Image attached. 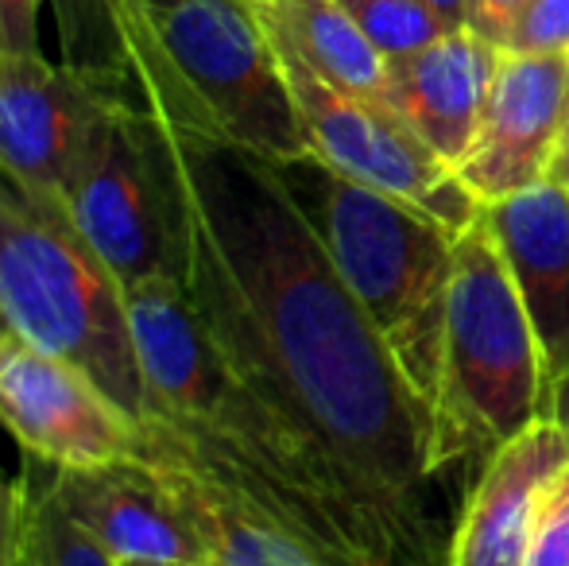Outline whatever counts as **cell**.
I'll list each match as a JSON object with an SVG mask.
<instances>
[{
  "mask_svg": "<svg viewBox=\"0 0 569 566\" xmlns=\"http://www.w3.org/2000/svg\"><path fill=\"white\" fill-rule=\"evenodd\" d=\"M167 132L182 206L179 280L218 354L299 424L407 566L430 555L435 408L341 280L271 159Z\"/></svg>",
  "mask_w": 569,
  "mask_h": 566,
  "instance_id": "1",
  "label": "cell"
},
{
  "mask_svg": "<svg viewBox=\"0 0 569 566\" xmlns=\"http://www.w3.org/2000/svg\"><path fill=\"white\" fill-rule=\"evenodd\" d=\"M124 299L151 404L143 443L276 520L322 566H407L322 446L229 369L179 276H151Z\"/></svg>",
  "mask_w": 569,
  "mask_h": 566,
  "instance_id": "2",
  "label": "cell"
},
{
  "mask_svg": "<svg viewBox=\"0 0 569 566\" xmlns=\"http://www.w3.org/2000/svg\"><path fill=\"white\" fill-rule=\"evenodd\" d=\"M117 59L140 109L163 129L237 143L271 163L310 156L256 0L136 4L120 23Z\"/></svg>",
  "mask_w": 569,
  "mask_h": 566,
  "instance_id": "3",
  "label": "cell"
},
{
  "mask_svg": "<svg viewBox=\"0 0 569 566\" xmlns=\"http://www.w3.org/2000/svg\"><path fill=\"white\" fill-rule=\"evenodd\" d=\"M276 167L399 369L435 408L453 245L461 234L403 198L333 171L318 156Z\"/></svg>",
  "mask_w": 569,
  "mask_h": 566,
  "instance_id": "4",
  "label": "cell"
},
{
  "mask_svg": "<svg viewBox=\"0 0 569 566\" xmlns=\"http://www.w3.org/2000/svg\"><path fill=\"white\" fill-rule=\"evenodd\" d=\"M0 326L82 369L143 430L151 404L124 287L62 206L0 171Z\"/></svg>",
  "mask_w": 569,
  "mask_h": 566,
  "instance_id": "5",
  "label": "cell"
},
{
  "mask_svg": "<svg viewBox=\"0 0 569 566\" xmlns=\"http://www.w3.org/2000/svg\"><path fill=\"white\" fill-rule=\"evenodd\" d=\"M547 416V365L503 249L480 218L453 245L442 377L435 393V469L496 454Z\"/></svg>",
  "mask_w": 569,
  "mask_h": 566,
  "instance_id": "6",
  "label": "cell"
},
{
  "mask_svg": "<svg viewBox=\"0 0 569 566\" xmlns=\"http://www.w3.org/2000/svg\"><path fill=\"white\" fill-rule=\"evenodd\" d=\"M62 206L124 291L151 276H179L182 206L171 143L136 101L117 106L98 129Z\"/></svg>",
  "mask_w": 569,
  "mask_h": 566,
  "instance_id": "7",
  "label": "cell"
},
{
  "mask_svg": "<svg viewBox=\"0 0 569 566\" xmlns=\"http://www.w3.org/2000/svg\"><path fill=\"white\" fill-rule=\"evenodd\" d=\"M271 43L283 62L310 156H318L326 167L365 182V187L403 198L453 234H465L480 218L485 202L391 109L333 90L291 47L279 43L276 36H271Z\"/></svg>",
  "mask_w": 569,
  "mask_h": 566,
  "instance_id": "8",
  "label": "cell"
},
{
  "mask_svg": "<svg viewBox=\"0 0 569 566\" xmlns=\"http://www.w3.org/2000/svg\"><path fill=\"white\" fill-rule=\"evenodd\" d=\"M124 101L136 98L113 78L0 51V171L39 202L62 206L98 129Z\"/></svg>",
  "mask_w": 569,
  "mask_h": 566,
  "instance_id": "9",
  "label": "cell"
},
{
  "mask_svg": "<svg viewBox=\"0 0 569 566\" xmlns=\"http://www.w3.org/2000/svg\"><path fill=\"white\" fill-rule=\"evenodd\" d=\"M0 427L51 469L136 458L143 430L70 361L0 326Z\"/></svg>",
  "mask_w": 569,
  "mask_h": 566,
  "instance_id": "10",
  "label": "cell"
},
{
  "mask_svg": "<svg viewBox=\"0 0 569 566\" xmlns=\"http://www.w3.org/2000/svg\"><path fill=\"white\" fill-rule=\"evenodd\" d=\"M566 121L569 54L503 51L485 121L465 163L457 167V179L485 206L547 182Z\"/></svg>",
  "mask_w": 569,
  "mask_h": 566,
  "instance_id": "11",
  "label": "cell"
},
{
  "mask_svg": "<svg viewBox=\"0 0 569 566\" xmlns=\"http://www.w3.org/2000/svg\"><path fill=\"white\" fill-rule=\"evenodd\" d=\"M51 489L120 566H210L159 466L143 454L93 469H51Z\"/></svg>",
  "mask_w": 569,
  "mask_h": 566,
  "instance_id": "12",
  "label": "cell"
},
{
  "mask_svg": "<svg viewBox=\"0 0 569 566\" xmlns=\"http://www.w3.org/2000/svg\"><path fill=\"white\" fill-rule=\"evenodd\" d=\"M569 466V430L542 416L488 454L446 566H523L547 489Z\"/></svg>",
  "mask_w": 569,
  "mask_h": 566,
  "instance_id": "13",
  "label": "cell"
},
{
  "mask_svg": "<svg viewBox=\"0 0 569 566\" xmlns=\"http://www.w3.org/2000/svg\"><path fill=\"white\" fill-rule=\"evenodd\" d=\"M500 59V47L469 28L450 31L419 54L388 62L391 113L457 171L485 121Z\"/></svg>",
  "mask_w": 569,
  "mask_h": 566,
  "instance_id": "14",
  "label": "cell"
},
{
  "mask_svg": "<svg viewBox=\"0 0 569 566\" xmlns=\"http://www.w3.org/2000/svg\"><path fill=\"white\" fill-rule=\"evenodd\" d=\"M547 365V393L569 373V187L535 182L485 206Z\"/></svg>",
  "mask_w": 569,
  "mask_h": 566,
  "instance_id": "15",
  "label": "cell"
},
{
  "mask_svg": "<svg viewBox=\"0 0 569 566\" xmlns=\"http://www.w3.org/2000/svg\"><path fill=\"white\" fill-rule=\"evenodd\" d=\"M140 454L159 466L182 516L202 539L210 566H322V559L310 547H302L291 532H283L276 520L213 485L182 458L151 443H143Z\"/></svg>",
  "mask_w": 569,
  "mask_h": 566,
  "instance_id": "16",
  "label": "cell"
},
{
  "mask_svg": "<svg viewBox=\"0 0 569 566\" xmlns=\"http://www.w3.org/2000/svg\"><path fill=\"white\" fill-rule=\"evenodd\" d=\"M256 8L271 36L291 47L333 90L391 109L388 59L357 28L341 0H256Z\"/></svg>",
  "mask_w": 569,
  "mask_h": 566,
  "instance_id": "17",
  "label": "cell"
},
{
  "mask_svg": "<svg viewBox=\"0 0 569 566\" xmlns=\"http://www.w3.org/2000/svg\"><path fill=\"white\" fill-rule=\"evenodd\" d=\"M20 566H120L90 532L62 508L51 477L43 485H23V532Z\"/></svg>",
  "mask_w": 569,
  "mask_h": 566,
  "instance_id": "18",
  "label": "cell"
},
{
  "mask_svg": "<svg viewBox=\"0 0 569 566\" xmlns=\"http://www.w3.org/2000/svg\"><path fill=\"white\" fill-rule=\"evenodd\" d=\"M341 8L388 62L419 54L422 47L450 36L422 0H341Z\"/></svg>",
  "mask_w": 569,
  "mask_h": 566,
  "instance_id": "19",
  "label": "cell"
},
{
  "mask_svg": "<svg viewBox=\"0 0 569 566\" xmlns=\"http://www.w3.org/2000/svg\"><path fill=\"white\" fill-rule=\"evenodd\" d=\"M503 51L569 54V0H527Z\"/></svg>",
  "mask_w": 569,
  "mask_h": 566,
  "instance_id": "20",
  "label": "cell"
},
{
  "mask_svg": "<svg viewBox=\"0 0 569 566\" xmlns=\"http://www.w3.org/2000/svg\"><path fill=\"white\" fill-rule=\"evenodd\" d=\"M523 566H569V466L542 497Z\"/></svg>",
  "mask_w": 569,
  "mask_h": 566,
  "instance_id": "21",
  "label": "cell"
},
{
  "mask_svg": "<svg viewBox=\"0 0 569 566\" xmlns=\"http://www.w3.org/2000/svg\"><path fill=\"white\" fill-rule=\"evenodd\" d=\"M0 51L43 54V47H39V0H0Z\"/></svg>",
  "mask_w": 569,
  "mask_h": 566,
  "instance_id": "22",
  "label": "cell"
},
{
  "mask_svg": "<svg viewBox=\"0 0 569 566\" xmlns=\"http://www.w3.org/2000/svg\"><path fill=\"white\" fill-rule=\"evenodd\" d=\"M523 8L527 0H469V23L465 28L503 51L511 39V28L523 16Z\"/></svg>",
  "mask_w": 569,
  "mask_h": 566,
  "instance_id": "23",
  "label": "cell"
},
{
  "mask_svg": "<svg viewBox=\"0 0 569 566\" xmlns=\"http://www.w3.org/2000/svg\"><path fill=\"white\" fill-rule=\"evenodd\" d=\"M23 485H8L0 474V566H20Z\"/></svg>",
  "mask_w": 569,
  "mask_h": 566,
  "instance_id": "24",
  "label": "cell"
},
{
  "mask_svg": "<svg viewBox=\"0 0 569 566\" xmlns=\"http://www.w3.org/2000/svg\"><path fill=\"white\" fill-rule=\"evenodd\" d=\"M422 4L442 20L446 31H465L469 23V0H422Z\"/></svg>",
  "mask_w": 569,
  "mask_h": 566,
  "instance_id": "25",
  "label": "cell"
},
{
  "mask_svg": "<svg viewBox=\"0 0 569 566\" xmlns=\"http://www.w3.org/2000/svg\"><path fill=\"white\" fill-rule=\"evenodd\" d=\"M547 416L558 419V424L569 430V373H566V377H558L555 385H550V393H547Z\"/></svg>",
  "mask_w": 569,
  "mask_h": 566,
  "instance_id": "26",
  "label": "cell"
},
{
  "mask_svg": "<svg viewBox=\"0 0 569 566\" xmlns=\"http://www.w3.org/2000/svg\"><path fill=\"white\" fill-rule=\"evenodd\" d=\"M550 182H558V187H569V121H566L562 140H558L555 163H550Z\"/></svg>",
  "mask_w": 569,
  "mask_h": 566,
  "instance_id": "27",
  "label": "cell"
},
{
  "mask_svg": "<svg viewBox=\"0 0 569 566\" xmlns=\"http://www.w3.org/2000/svg\"><path fill=\"white\" fill-rule=\"evenodd\" d=\"M140 4H148V8H159V4H171V0H140Z\"/></svg>",
  "mask_w": 569,
  "mask_h": 566,
  "instance_id": "28",
  "label": "cell"
}]
</instances>
